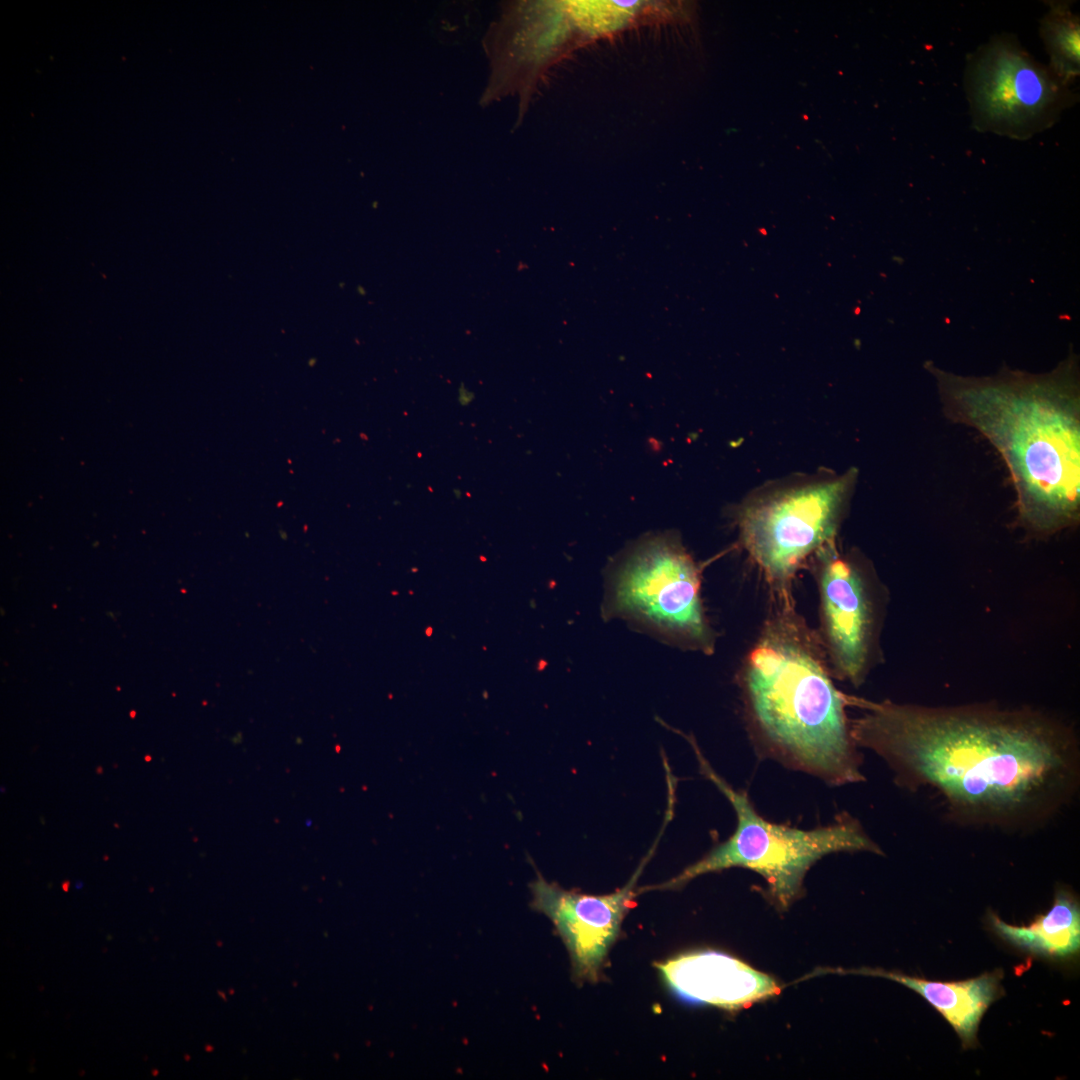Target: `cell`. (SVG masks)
I'll return each mask as SVG.
<instances>
[{"instance_id":"obj_8","label":"cell","mask_w":1080,"mask_h":1080,"mask_svg":"<svg viewBox=\"0 0 1080 1080\" xmlns=\"http://www.w3.org/2000/svg\"><path fill=\"white\" fill-rule=\"evenodd\" d=\"M967 89L977 129L1024 139L1068 107V84L1011 37H997L969 62Z\"/></svg>"},{"instance_id":"obj_7","label":"cell","mask_w":1080,"mask_h":1080,"mask_svg":"<svg viewBox=\"0 0 1080 1080\" xmlns=\"http://www.w3.org/2000/svg\"><path fill=\"white\" fill-rule=\"evenodd\" d=\"M820 597L819 639L832 672L860 686L880 654L886 591L870 562L836 541L814 556Z\"/></svg>"},{"instance_id":"obj_9","label":"cell","mask_w":1080,"mask_h":1080,"mask_svg":"<svg viewBox=\"0 0 1080 1080\" xmlns=\"http://www.w3.org/2000/svg\"><path fill=\"white\" fill-rule=\"evenodd\" d=\"M596 39V23L582 1L512 5L488 38L493 74L485 99L514 90L528 97L549 66Z\"/></svg>"},{"instance_id":"obj_13","label":"cell","mask_w":1080,"mask_h":1080,"mask_svg":"<svg viewBox=\"0 0 1080 1080\" xmlns=\"http://www.w3.org/2000/svg\"><path fill=\"white\" fill-rule=\"evenodd\" d=\"M988 921L1000 939L1035 957L1064 960L1079 953L1080 905L1076 895L1067 889H1058L1049 911L1027 926L1010 925L993 912Z\"/></svg>"},{"instance_id":"obj_10","label":"cell","mask_w":1080,"mask_h":1080,"mask_svg":"<svg viewBox=\"0 0 1080 1080\" xmlns=\"http://www.w3.org/2000/svg\"><path fill=\"white\" fill-rule=\"evenodd\" d=\"M654 847L622 888L605 895L567 890L539 873L530 883L532 907L545 914L563 939L577 980L596 981L627 912L636 905V883Z\"/></svg>"},{"instance_id":"obj_6","label":"cell","mask_w":1080,"mask_h":1080,"mask_svg":"<svg viewBox=\"0 0 1080 1080\" xmlns=\"http://www.w3.org/2000/svg\"><path fill=\"white\" fill-rule=\"evenodd\" d=\"M700 588V569L679 536L651 535L636 544L613 573L606 614L681 648L711 654L715 637Z\"/></svg>"},{"instance_id":"obj_14","label":"cell","mask_w":1080,"mask_h":1080,"mask_svg":"<svg viewBox=\"0 0 1080 1080\" xmlns=\"http://www.w3.org/2000/svg\"><path fill=\"white\" fill-rule=\"evenodd\" d=\"M1041 37L1050 56L1054 74L1069 84L1079 75L1080 23L1068 4H1050L1041 22Z\"/></svg>"},{"instance_id":"obj_12","label":"cell","mask_w":1080,"mask_h":1080,"mask_svg":"<svg viewBox=\"0 0 1080 1080\" xmlns=\"http://www.w3.org/2000/svg\"><path fill=\"white\" fill-rule=\"evenodd\" d=\"M835 973L875 976L898 982L918 993L950 1024L963 1049L978 1045L977 1032L983 1015L1003 994L1000 970L961 981H935L880 968L832 969Z\"/></svg>"},{"instance_id":"obj_5","label":"cell","mask_w":1080,"mask_h":1080,"mask_svg":"<svg viewBox=\"0 0 1080 1080\" xmlns=\"http://www.w3.org/2000/svg\"><path fill=\"white\" fill-rule=\"evenodd\" d=\"M858 470L791 475L755 488L734 509L739 541L777 593L805 561L836 541Z\"/></svg>"},{"instance_id":"obj_2","label":"cell","mask_w":1080,"mask_h":1080,"mask_svg":"<svg viewBox=\"0 0 1080 1080\" xmlns=\"http://www.w3.org/2000/svg\"><path fill=\"white\" fill-rule=\"evenodd\" d=\"M945 416L1000 454L1016 493V522L1048 538L1080 520V398L1069 366L1046 375L961 377L931 368Z\"/></svg>"},{"instance_id":"obj_4","label":"cell","mask_w":1080,"mask_h":1080,"mask_svg":"<svg viewBox=\"0 0 1080 1080\" xmlns=\"http://www.w3.org/2000/svg\"><path fill=\"white\" fill-rule=\"evenodd\" d=\"M690 742L700 772L731 803L737 824L724 842L672 879L642 891L678 889L692 879L710 872L740 867L762 876L765 893L779 910H786L804 892L803 882L810 867L823 856L838 852H871L882 855L860 822L848 813L839 814L829 825L810 830L766 820L755 809L745 791L736 790L721 777L703 756L692 737Z\"/></svg>"},{"instance_id":"obj_3","label":"cell","mask_w":1080,"mask_h":1080,"mask_svg":"<svg viewBox=\"0 0 1080 1080\" xmlns=\"http://www.w3.org/2000/svg\"><path fill=\"white\" fill-rule=\"evenodd\" d=\"M819 639L777 594L740 674L746 718L760 752L829 785L865 780L845 708Z\"/></svg>"},{"instance_id":"obj_11","label":"cell","mask_w":1080,"mask_h":1080,"mask_svg":"<svg viewBox=\"0 0 1080 1080\" xmlns=\"http://www.w3.org/2000/svg\"><path fill=\"white\" fill-rule=\"evenodd\" d=\"M656 967L671 990L689 1003L740 1010L781 992L770 975L722 952L688 953Z\"/></svg>"},{"instance_id":"obj_1","label":"cell","mask_w":1080,"mask_h":1080,"mask_svg":"<svg viewBox=\"0 0 1080 1080\" xmlns=\"http://www.w3.org/2000/svg\"><path fill=\"white\" fill-rule=\"evenodd\" d=\"M857 704L864 709L850 721L857 746L880 756L899 786L932 794L955 823L1027 830L1076 794V734L1049 715L987 704Z\"/></svg>"}]
</instances>
